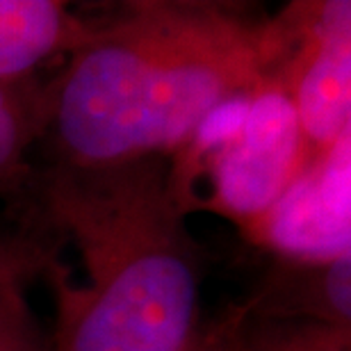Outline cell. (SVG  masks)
Instances as JSON below:
<instances>
[{"label": "cell", "instance_id": "1", "mask_svg": "<svg viewBox=\"0 0 351 351\" xmlns=\"http://www.w3.org/2000/svg\"><path fill=\"white\" fill-rule=\"evenodd\" d=\"M280 48L276 19L256 21L233 5H123L48 80L53 162L171 158L219 105L274 78Z\"/></svg>", "mask_w": 351, "mask_h": 351}, {"label": "cell", "instance_id": "2", "mask_svg": "<svg viewBox=\"0 0 351 351\" xmlns=\"http://www.w3.org/2000/svg\"><path fill=\"white\" fill-rule=\"evenodd\" d=\"M41 213L75 263L44 261L53 351H194L203 258L169 187V160L51 162Z\"/></svg>", "mask_w": 351, "mask_h": 351}, {"label": "cell", "instance_id": "3", "mask_svg": "<svg viewBox=\"0 0 351 351\" xmlns=\"http://www.w3.org/2000/svg\"><path fill=\"white\" fill-rule=\"evenodd\" d=\"M167 160L182 213L206 210L242 233L311 165L294 110L274 78L219 105Z\"/></svg>", "mask_w": 351, "mask_h": 351}, {"label": "cell", "instance_id": "4", "mask_svg": "<svg viewBox=\"0 0 351 351\" xmlns=\"http://www.w3.org/2000/svg\"><path fill=\"white\" fill-rule=\"evenodd\" d=\"M274 19L283 46L274 80L313 162L351 132V3H294Z\"/></svg>", "mask_w": 351, "mask_h": 351}, {"label": "cell", "instance_id": "5", "mask_svg": "<svg viewBox=\"0 0 351 351\" xmlns=\"http://www.w3.org/2000/svg\"><path fill=\"white\" fill-rule=\"evenodd\" d=\"M351 132L313 160L251 226L247 240L285 263L319 265L351 256Z\"/></svg>", "mask_w": 351, "mask_h": 351}, {"label": "cell", "instance_id": "6", "mask_svg": "<svg viewBox=\"0 0 351 351\" xmlns=\"http://www.w3.org/2000/svg\"><path fill=\"white\" fill-rule=\"evenodd\" d=\"M91 27L60 0H0V82L32 78L44 62L69 58Z\"/></svg>", "mask_w": 351, "mask_h": 351}, {"label": "cell", "instance_id": "7", "mask_svg": "<svg viewBox=\"0 0 351 351\" xmlns=\"http://www.w3.org/2000/svg\"><path fill=\"white\" fill-rule=\"evenodd\" d=\"M280 265L276 276L237 311L265 319H308L351 326V256L319 265L285 261Z\"/></svg>", "mask_w": 351, "mask_h": 351}, {"label": "cell", "instance_id": "8", "mask_svg": "<svg viewBox=\"0 0 351 351\" xmlns=\"http://www.w3.org/2000/svg\"><path fill=\"white\" fill-rule=\"evenodd\" d=\"M219 351H351V326L265 319L235 308L217 335Z\"/></svg>", "mask_w": 351, "mask_h": 351}, {"label": "cell", "instance_id": "9", "mask_svg": "<svg viewBox=\"0 0 351 351\" xmlns=\"http://www.w3.org/2000/svg\"><path fill=\"white\" fill-rule=\"evenodd\" d=\"M48 121V80L37 75L0 82V187L25 171V156L44 142Z\"/></svg>", "mask_w": 351, "mask_h": 351}, {"label": "cell", "instance_id": "10", "mask_svg": "<svg viewBox=\"0 0 351 351\" xmlns=\"http://www.w3.org/2000/svg\"><path fill=\"white\" fill-rule=\"evenodd\" d=\"M0 351H44L19 290L16 265L10 258H0Z\"/></svg>", "mask_w": 351, "mask_h": 351}, {"label": "cell", "instance_id": "11", "mask_svg": "<svg viewBox=\"0 0 351 351\" xmlns=\"http://www.w3.org/2000/svg\"><path fill=\"white\" fill-rule=\"evenodd\" d=\"M0 258H5V256H3V254H0Z\"/></svg>", "mask_w": 351, "mask_h": 351}, {"label": "cell", "instance_id": "12", "mask_svg": "<svg viewBox=\"0 0 351 351\" xmlns=\"http://www.w3.org/2000/svg\"><path fill=\"white\" fill-rule=\"evenodd\" d=\"M194 351H196V349H194Z\"/></svg>", "mask_w": 351, "mask_h": 351}]
</instances>
